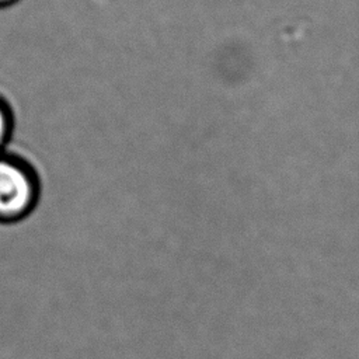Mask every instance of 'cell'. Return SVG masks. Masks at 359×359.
Wrapping results in <instances>:
<instances>
[{
    "instance_id": "cell-2",
    "label": "cell",
    "mask_w": 359,
    "mask_h": 359,
    "mask_svg": "<svg viewBox=\"0 0 359 359\" xmlns=\"http://www.w3.org/2000/svg\"><path fill=\"white\" fill-rule=\"evenodd\" d=\"M13 129V116L7 107V104L0 100V154L3 153V149L11 135Z\"/></svg>"
},
{
    "instance_id": "cell-1",
    "label": "cell",
    "mask_w": 359,
    "mask_h": 359,
    "mask_svg": "<svg viewBox=\"0 0 359 359\" xmlns=\"http://www.w3.org/2000/svg\"><path fill=\"white\" fill-rule=\"evenodd\" d=\"M39 185L35 171L15 156L0 154V222H18L38 202Z\"/></svg>"
},
{
    "instance_id": "cell-3",
    "label": "cell",
    "mask_w": 359,
    "mask_h": 359,
    "mask_svg": "<svg viewBox=\"0 0 359 359\" xmlns=\"http://www.w3.org/2000/svg\"><path fill=\"white\" fill-rule=\"evenodd\" d=\"M17 0H0V7H4V6H10L13 3H15Z\"/></svg>"
}]
</instances>
